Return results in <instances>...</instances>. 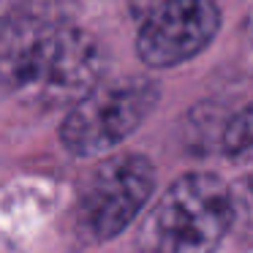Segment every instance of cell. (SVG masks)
Wrapping results in <instances>:
<instances>
[{
    "label": "cell",
    "mask_w": 253,
    "mask_h": 253,
    "mask_svg": "<svg viewBox=\"0 0 253 253\" xmlns=\"http://www.w3.org/2000/svg\"><path fill=\"white\" fill-rule=\"evenodd\" d=\"M104 52L79 25L41 11L0 25V82L28 104L71 109L104 79Z\"/></svg>",
    "instance_id": "obj_1"
},
{
    "label": "cell",
    "mask_w": 253,
    "mask_h": 253,
    "mask_svg": "<svg viewBox=\"0 0 253 253\" xmlns=\"http://www.w3.org/2000/svg\"><path fill=\"white\" fill-rule=\"evenodd\" d=\"M229 231V185L218 174L191 171L147 210L139 226V248L142 253H215Z\"/></svg>",
    "instance_id": "obj_2"
},
{
    "label": "cell",
    "mask_w": 253,
    "mask_h": 253,
    "mask_svg": "<svg viewBox=\"0 0 253 253\" xmlns=\"http://www.w3.org/2000/svg\"><path fill=\"white\" fill-rule=\"evenodd\" d=\"M161 90L153 79H101L84 93L60 126V142L77 158H101L123 144L158 106Z\"/></svg>",
    "instance_id": "obj_3"
},
{
    "label": "cell",
    "mask_w": 253,
    "mask_h": 253,
    "mask_svg": "<svg viewBox=\"0 0 253 253\" xmlns=\"http://www.w3.org/2000/svg\"><path fill=\"white\" fill-rule=\"evenodd\" d=\"M155 191V169L139 153H115L98 161L82 180L77 223L90 242H106L126 231Z\"/></svg>",
    "instance_id": "obj_4"
},
{
    "label": "cell",
    "mask_w": 253,
    "mask_h": 253,
    "mask_svg": "<svg viewBox=\"0 0 253 253\" xmlns=\"http://www.w3.org/2000/svg\"><path fill=\"white\" fill-rule=\"evenodd\" d=\"M139 22L136 55L150 68H174L212 44L220 28L218 0H128Z\"/></svg>",
    "instance_id": "obj_5"
},
{
    "label": "cell",
    "mask_w": 253,
    "mask_h": 253,
    "mask_svg": "<svg viewBox=\"0 0 253 253\" xmlns=\"http://www.w3.org/2000/svg\"><path fill=\"white\" fill-rule=\"evenodd\" d=\"M223 153L237 161L253 164V104L237 112L223 128Z\"/></svg>",
    "instance_id": "obj_6"
},
{
    "label": "cell",
    "mask_w": 253,
    "mask_h": 253,
    "mask_svg": "<svg viewBox=\"0 0 253 253\" xmlns=\"http://www.w3.org/2000/svg\"><path fill=\"white\" fill-rule=\"evenodd\" d=\"M231 229H237L248 242H253V169L245 171L234 185H229Z\"/></svg>",
    "instance_id": "obj_7"
},
{
    "label": "cell",
    "mask_w": 253,
    "mask_h": 253,
    "mask_svg": "<svg viewBox=\"0 0 253 253\" xmlns=\"http://www.w3.org/2000/svg\"><path fill=\"white\" fill-rule=\"evenodd\" d=\"M245 36H248V41L253 44V8H251V14H248V19H245Z\"/></svg>",
    "instance_id": "obj_8"
}]
</instances>
